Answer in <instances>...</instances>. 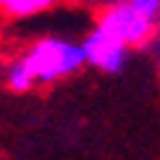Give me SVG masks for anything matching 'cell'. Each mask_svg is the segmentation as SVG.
Here are the masks:
<instances>
[{"mask_svg": "<svg viewBox=\"0 0 160 160\" xmlns=\"http://www.w3.org/2000/svg\"><path fill=\"white\" fill-rule=\"evenodd\" d=\"M26 66L32 68L37 84H52L58 79H66L76 74L84 63V50L82 42L66 37H45L37 39L24 55Z\"/></svg>", "mask_w": 160, "mask_h": 160, "instance_id": "6da1fadb", "label": "cell"}, {"mask_svg": "<svg viewBox=\"0 0 160 160\" xmlns=\"http://www.w3.org/2000/svg\"><path fill=\"white\" fill-rule=\"evenodd\" d=\"M97 26L105 29L108 34H113L116 39H121L129 48H142V45L152 42V37L158 32V24L150 21V18H144L142 13H137L126 0L108 5V8L100 13Z\"/></svg>", "mask_w": 160, "mask_h": 160, "instance_id": "7a4b0ae2", "label": "cell"}, {"mask_svg": "<svg viewBox=\"0 0 160 160\" xmlns=\"http://www.w3.org/2000/svg\"><path fill=\"white\" fill-rule=\"evenodd\" d=\"M82 50H84V63L102 71V74H121L131 55L129 45H123L121 39H116L100 26H95L82 39Z\"/></svg>", "mask_w": 160, "mask_h": 160, "instance_id": "3957f363", "label": "cell"}, {"mask_svg": "<svg viewBox=\"0 0 160 160\" xmlns=\"http://www.w3.org/2000/svg\"><path fill=\"white\" fill-rule=\"evenodd\" d=\"M61 0H0V11L16 18H26V16H37V13L52 11Z\"/></svg>", "mask_w": 160, "mask_h": 160, "instance_id": "277c9868", "label": "cell"}, {"mask_svg": "<svg viewBox=\"0 0 160 160\" xmlns=\"http://www.w3.org/2000/svg\"><path fill=\"white\" fill-rule=\"evenodd\" d=\"M5 84H8L13 92H29L32 87L37 84L34 74H32V68H29V66H26V61H24V55L16 58V61L5 68Z\"/></svg>", "mask_w": 160, "mask_h": 160, "instance_id": "5b68a950", "label": "cell"}, {"mask_svg": "<svg viewBox=\"0 0 160 160\" xmlns=\"http://www.w3.org/2000/svg\"><path fill=\"white\" fill-rule=\"evenodd\" d=\"M137 13H142L144 18L160 24V0H126Z\"/></svg>", "mask_w": 160, "mask_h": 160, "instance_id": "8992f818", "label": "cell"}]
</instances>
